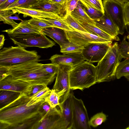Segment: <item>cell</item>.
<instances>
[{
	"mask_svg": "<svg viewBox=\"0 0 129 129\" xmlns=\"http://www.w3.org/2000/svg\"><path fill=\"white\" fill-rule=\"evenodd\" d=\"M10 37L15 45L24 48L35 47L47 48L55 45V43L47 37L44 34H33Z\"/></svg>",
	"mask_w": 129,
	"mask_h": 129,
	"instance_id": "cell-6",
	"label": "cell"
},
{
	"mask_svg": "<svg viewBox=\"0 0 129 129\" xmlns=\"http://www.w3.org/2000/svg\"><path fill=\"white\" fill-rule=\"evenodd\" d=\"M71 14L75 20H81L95 26L93 20L87 15L84 10V6L79 0L77 7Z\"/></svg>",
	"mask_w": 129,
	"mask_h": 129,
	"instance_id": "cell-22",
	"label": "cell"
},
{
	"mask_svg": "<svg viewBox=\"0 0 129 129\" xmlns=\"http://www.w3.org/2000/svg\"><path fill=\"white\" fill-rule=\"evenodd\" d=\"M129 74V58H126L124 60L120 62L115 72L116 78L118 79Z\"/></svg>",
	"mask_w": 129,
	"mask_h": 129,
	"instance_id": "cell-26",
	"label": "cell"
},
{
	"mask_svg": "<svg viewBox=\"0 0 129 129\" xmlns=\"http://www.w3.org/2000/svg\"><path fill=\"white\" fill-rule=\"evenodd\" d=\"M127 25H128V26L129 28V24H127Z\"/></svg>",
	"mask_w": 129,
	"mask_h": 129,
	"instance_id": "cell-52",
	"label": "cell"
},
{
	"mask_svg": "<svg viewBox=\"0 0 129 129\" xmlns=\"http://www.w3.org/2000/svg\"><path fill=\"white\" fill-rule=\"evenodd\" d=\"M51 91V90L47 86L37 93L29 96V97L35 100L39 99H45L49 95Z\"/></svg>",
	"mask_w": 129,
	"mask_h": 129,
	"instance_id": "cell-36",
	"label": "cell"
},
{
	"mask_svg": "<svg viewBox=\"0 0 129 129\" xmlns=\"http://www.w3.org/2000/svg\"><path fill=\"white\" fill-rule=\"evenodd\" d=\"M15 14L21 13L24 17L29 16L32 18L40 19H53L63 20V16L55 13L44 11L38 10L17 7L11 10Z\"/></svg>",
	"mask_w": 129,
	"mask_h": 129,
	"instance_id": "cell-15",
	"label": "cell"
},
{
	"mask_svg": "<svg viewBox=\"0 0 129 129\" xmlns=\"http://www.w3.org/2000/svg\"><path fill=\"white\" fill-rule=\"evenodd\" d=\"M126 129H129V126L126 128Z\"/></svg>",
	"mask_w": 129,
	"mask_h": 129,
	"instance_id": "cell-51",
	"label": "cell"
},
{
	"mask_svg": "<svg viewBox=\"0 0 129 129\" xmlns=\"http://www.w3.org/2000/svg\"><path fill=\"white\" fill-rule=\"evenodd\" d=\"M118 3L123 5L125 3L128 1L129 0H111Z\"/></svg>",
	"mask_w": 129,
	"mask_h": 129,
	"instance_id": "cell-46",
	"label": "cell"
},
{
	"mask_svg": "<svg viewBox=\"0 0 129 129\" xmlns=\"http://www.w3.org/2000/svg\"><path fill=\"white\" fill-rule=\"evenodd\" d=\"M63 5L58 3H51L48 1L39 2L29 6L27 8L35 9L57 14L63 17L62 9Z\"/></svg>",
	"mask_w": 129,
	"mask_h": 129,
	"instance_id": "cell-20",
	"label": "cell"
},
{
	"mask_svg": "<svg viewBox=\"0 0 129 129\" xmlns=\"http://www.w3.org/2000/svg\"><path fill=\"white\" fill-rule=\"evenodd\" d=\"M45 99L35 100L26 93L9 104L0 108V129H36L42 116L40 110Z\"/></svg>",
	"mask_w": 129,
	"mask_h": 129,
	"instance_id": "cell-1",
	"label": "cell"
},
{
	"mask_svg": "<svg viewBox=\"0 0 129 129\" xmlns=\"http://www.w3.org/2000/svg\"><path fill=\"white\" fill-rule=\"evenodd\" d=\"M121 60L118 45L117 42H115L96 66L97 83L109 82L115 79L116 70Z\"/></svg>",
	"mask_w": 129,
	"mask_h": 129,
	"instance_id": "cell-4",
	"label": "cell"
},
{
	"mask_svg": "<svg viewBox=\"0 0 129 129\" xmlns=\"http://www.w3.org/2000/svg\"><path fill=\"white\" fill-rule=\"evenodd\" d=\"M94 8L104 13L102 0H83Z\"/></svg>",
	"mask_w": 129,
	"mask_h": 129,
	"instance_id": "cell-39",
	"label": "cell"
},
{
	"mask_svg": "<svg viewBox=\"0 0 129 129\" xmlns=\"http://www.w3.org/2000/svg\"><path fill=\"white\" fill-rule=\"evenodd\" d=\"M27 20L30 24L42 30L43 28L53 27L52 25L43 19L33 17Z\"/></svg>",
	"mask_w": 129,
	"mask_h": 129,
	"instance_id": "cell-34",
	"label": "cell"
},
{
	"mask_svg": "<svg viewBox=\"0 0 129 129\" xmlns=\"http://www.w3.org/2000/svg\"><path fill=\"white\" fill-rule=\"evenodd\" d=\"M11 11L10 10H0V21H3L5 24L11 25L13 28H14L16 27L19 23L16 22L10 18V16L15 14Z\"/></svg>",
	"mask_w": 129,
	"mask_h": 129,
	"instance_id": "cell-29",
	"label": "cell"
},
{
	"mask_svg": "<svg viewBox=\"0 0 129 129\" xmlns=\"http://www.w3.org/2000/svg\"><path fill=\"white\" fill-rule=\"evenodd\" d=\"M55 81L52 89L58 93L61 91L64 92L59 100V103L64 101L69 94L71 89L70 86L69 72L72 67L69 65L59 64Z\"/></svg>",
	"mask_w": 129,
	"mask_h": 129,
	"instance_id": "cell-9",
	"label": "cell"
},
{
	"mask_svg": "<svg viewBox=\"0 0 129 129\" xmlns=\"http://www.w3.org/2000/svg\"><path fill=\"white\" fill-rule=\"evenodd\" d=\"M10 37L33 34H42V30L30 24L27 20H23L15 27L4 30Z\"/></svg>",
	"mask_w": 129,
	"mask_h": 129,
	"instance_id": "cell-14",
	"label": "cell"
},
{
	"mask_svg": "<svg viewBox=\"0 0 129 129\" xmlns=\"http://www.w3.org/2000/svg\"><path fill=\"white\" fill-rule=\"evenodd\" d=\"M107 119V116L103 112L97 113L93 115L89 120L90 126L95 127L105 122Z\"/></svg>",
	"mask_w": 129,
	"mask_h": 129,
	"instance_id": "cell-33",
	"label": "cell"
},
{
	"mask_svg": "<svg viewBox=\"0 0 129 129\" xmlns=\"http://www.w3.org/2000/svg\"><path fill=\"white\" fill-rule=\"evenodd\" d=\"M126 36L124 37L122 42L118 45L120 58H129V35L127 37L128 41L126 40Z\"/></svg>",
	"mask_w": 129,
	"mask_h": 129,
	"instance_id": "cell-31",
	"label": "cell"
},
{
	"mask_svg": "<svg viewBox=\"0 0 129 129\" xmlns=\"http://www.w3.org/2000/svg\"><path fill=\"white\" fill-rule=\"evenodd\" d=\"M124 22L126 25L129 24V0L123 5Z\"/></svg>",
	"mask_w": 129,
	"mask_h": 129,
	"instance_id": "cell-40",
	"label": "cell"
},
{
	"mask_svg": "<svg viewBox=\"0 0 129 129\" xmlns=\"http://www.w3.org/2000/svg\"><path fill=\"white\" fill-rule=\"evenodd\" d=\"M40 112L42 116L40 122L48 117L61 113L60 110L58 109L56 107H51L48 103L46 102L42 105Z\"/></svg>",
	"mask_w": 129,
	"mask_h": 129,
	"instance_id": "cell-24",
	"label": "cell"
},
{
	"mask_svg": "<svg viewBox=\"0 0 129 129\" xmlns=\"http://www.w3.org/2000/svg\"><path fill=\"white\" fill-rule=\"evenodd\" d=\"M71 0H66V2H69V1H71Z\"/></svg>",
	"mask_w": 129,
	"mask_h": 129,
	"instance_id": "cell-50",
	"label": "cell"
},
{
	"mask_svg": "<svg viewBox=\"0 0 129 129\" xmlns=\"http://www.w3.org/2000/svg\"><path fill=\"white\" fill-rule=\"evenodd\" d=\"M49 0H39L40 2H42L44 1H48Z\"/></svg>",
	"mask_w": 129,
	"mask_h": 129,
	"instance_id": "cell-49",
	"label": "cell"
},
{
	"mask_svg": "<svg viewBox=\"0 0 129 129\" xmlns=\"http://www.w3.org/2000/svg\"><path fill=\"white\" fill-rule=\"evenodd\" d=\"M84 6L85 11L88 16L93 20L100 18L104 13L91 6L83 0H79Z\"/></svg>",
	"mask_w": 129,
	"mask_h": 129,
	"instance_id": "cell-25",
	"label": "cell"
},
{
	"mask_svg": "<svg viewBox=\"0 0 129 129\" xmlns=\"http://www.w3.org/2000/svg\"><path fill=\"white\" fill-rule=\"evenodd\" d=\"M40 2L39 0H17L3 10H11L17 7L27 8L29 6Z\"/></svg>",
	"mask_w": 129,
	"mask_h": 129,
	"instance_id": "cell-32",
	"label": "cell"
},
{
	"mask_svg": "<svg viewBox=\"0 0 129 129\" xmlns=\"http://www.w3.org/2000/svg\"><path fill=\"white\" fill-rule=\"evenodd\" d=\"M42 31L46 35L53 40L60 47L70 42L64 30L51 27L43 28Z\"/></svg>",
	"mask_w": 129,
	"mask_h": 129,
	"instance_id": "cell-19",
	"label": "cell"
},
{
	"mask_svg": "<svg viewBox=\"0 0 129 129\" xmlns=\"http://www.w3.org/2000/svg\"><path fill=\"white\" fill-rule=\"evenodd\" d=\"M15 16H9L10 18L11 19L15 20H20L21 21H23V20H22L19 17V15L18 14H15Z\"/></svg>",
	"mask_w": 129,
	"mask_h": 129,
	"instance_id": "cell-45",
	"label": "cell"
},
{
	"mask_svg": "<svg viewBox=\"0 0 129 129\" xmlns=\"http://www.w3.org/2000/svg\"><path fill=\"white\" fill-rule=\"evenodd\" d=\"M60 52L63 54L74 52H82L84 48L83 47L71 42L60 46Z\"/></svg>",
	"mask_w": 129,
	"mask_h": 129,
	"instance_id": "cell-28",
	"label": "cell"
},
{
	"mask_svg": "<svg viewBox=\"0 0 129 129\" xmlns=\"http://www.w3.org/2000/svg\"><path fill=\"white\" fill-rule=\"evenodd\" d=\"M41 56L35 50L28 51L17 46L4 47L0 51V66L10 67L32 61H40Z\"/></svg>",
	"mask_w": 129,
	"mask_h": 129,
	"instance_id": "cell-5",
	"label": "cell"
},
{
	"mask_svg": "<svg viewBox=\"0 0 129 129\" xmlns=\"http://www.w3.org/2000/svg\"><path fill=\"white\" fill-rule=\"evenodd\" d=\"M69 76L70 89L82 91L97 83L96 66L84 61L72 67Z\"/></svg>",
	"mask_w": 129,
	"mask_h": 129,
	"instance_id": "cell-3",
	"label": "cell"
},
{
	"mask_svg": "<svg viewBox=\"0 0 129 129\" xmlns=\"http://www.w3.org/2000/svg\"><path fill=\"white\" fill-rule=\"evenodd\" d=\"M39 62L30 61L8 67L7 76H10L15 80L33 85L47 86L53 82L56 75L46 73L42 67L43 64Z\"/></svg>",
	"mask_w": 129,
	"mask_h": 129,
	"instance_id": "cell-2",
	"label": "cell"
},
{
	"mask_svg": "<svg viewBox=\"0 0 129 129\" xmlns=\"http://www.w3.org/2000/svg\"><path fill=\"white\" fill-rule=\"evenodd\" d=\"M63 20L73 30L87 32L76 20L71 14L66 15L63 16Z\"/></svg>",
	"mask_w": 129,
	"mask_h": 129,
	"instance_id": "cell-30",
	"label": "cell"
},
{
	"mask_svg": "<svg viewBox=\"0 0 129 129\" xmlns=\"http://www.w3.org/2000/svg\"><path fill=\"white\" fill-rule=\"evenodd\" d=\"M0 105L1 107L12 102L20 95L21 93L9 90H0Z\"/></svg>",
	"mask_w": 129,
	"mask_h": 129,
	"instance_id": "cell-23",
	"label": "cell"
},
{
	"mask_svg": "<svg viewBox=\"0 0 129 129\" xmlns=\"http://www.w3.org/2000/svg\"><path fill=\"white\" fill-rule=\"evenodd\" d=\"M42 67L44 70L47 73L56 75L58 69V65L51 63L42 64Z\"/></svg>",
	"mask_w": 129,
	"mask_h": 129,
	"instance_id": "cell-37",
	"label": "cell"
},
{
	"mask_svg": "<svg viewBox=\"0 0 129 129\" xmlns=\"http://www.w3.org/2000/svg\"><path fill=\"white\" fill-rule=\"evenodd\" d=\"M7 0H0V6L3 4Z\"/></svg>",
	"mask_w": 129,
	"mask_h": 129,
	"instance_id": "cell-47",
	"label": "cell"
},
{
	"mask_svg": "<svg viewBox=\"0 0 129 129\" xmlns=\"http://www.w3.org/2000/svg\"><path fill=\"white\" fill-rule=\"evenodd\" d=\"M72 129H90L86 108L82 100L75 97L73 93Z\"/></svg>",
	"mask_w": 129,
	"mask_h": 129,
	"instance_id": "cell-7",
	"label": "cell"
},
{
	"mask_svg": "<svg viewBox=\"0 0 129 129\" xmlns=\"http://www.w3.org/2000/svg\"><path fill=\"white\" fill-rule=\"evenodd\" d=\"M76 20L88 33L108 40L119 41V38L110 36L96 26L80 20Z\"/></svg>",
	"mask_w": 129,
	"mask_h": 129,
	"instance_id": "cell-21",
	"label": "cell"
},
{
	"mask_svg": "<svg viewBox=\"0 0 129 129\" xmlns=\"http://www.w3.org/2000/svg\"><path fill=\"white\" fill-rule=\"evenodd\" d=\"M33 86L25 82L15 80L10 76L0 80V90H9L27 94Z\"/></svg>",
	"mask_w": 129,
	"mask_h": 129,
	"instance_id": "cell-12",
	"label": "cell"
},
{
	"mask_svg": "<svg viewBox=\"0 0 129 129\" xmlns=\"http://www.w3.org/2000/svg\"><path fill=\"white\" fill-rule=\"evenodd\" d=\"M104 13L111 19L119 29V34L124 33V23L123 5L111 0H103Z\"/></svg>",
	"mask_w": 129,
	"mask_h": 129,
	"instance_id": "cell-8",
	"label": "cell"
},
{
	"mask_svg": "<svg viewBox=\"0 0 129 129\" xmlns=\"http://www.w3.org/2000/svg\"><path fill=\"white\" fill-rule=\"evenodd\" d=\"M17 0H7L3 4L0 6V10H4Z\"/></svg>",
	"mask_w": 129,
	"mask_h": 129,
	"instance_id": "cell-42",
	"label": "cell"
},
{
	"mask_svg": "<svg viewBox=\"0 0 129 129\" xmlns=\"http://www.w3.org/2000/svg\"><path fill=\"white\" fill-rule=\"evenodd\" d=\"M5 39L4 35H0V49H1L3 47L4 45V41Z\"/></svg>",
	"mask_w": 129,
	"mask_h": 129,
	"instance_id": "cell-44",
	"label": "cell"
},
{
	"mask_svg": "<svg viewBox=\"0 0 129 129\" xmlns=\"http://www.w3.org/2000/svg\"><path fill=\"white\" fill-rule=\"evenodd\" d=\"M70 41L84 47L94 43H110L105 39L89 33L75 30H65Z\"/></svg>",
	"mask_w": 129,
	"mask_h": 129,
	"instance_id": "cell-11",
	"label": "cell"
},
{
	"mask_svg": "<svg viewBox=\"0 0 129 129\" xmlns=\"http://www.w3.org/2000/svg\"><path fill=\"white\" fill-rule=\"evenodd\" d=\"M53 27L64 30H73L63 20L53 19H43Z\"/></svg>",
	"mask_w": 129,
	"mask_h": 129,
	"instance_id": "cell-35",
	"label": "cell"
},
{
	"mask_svg": "<svg viewBox=\"0 0 129 129\" xmlns=\"http://www.w3.org/2000/svg\"><path fill=\"white\" fill-rule=\"evenodd\" d=\"M47 86L41 85H34L30 91L27 94L29 96H31L38 93L39 91Z\"/></svg>",
	"mask_w": 129,
	"mask_h": 129,
	"instance_id": "cell-41",
	"label": "cell"
},
{
	"mask_svg": "<svg viewBox=\"0 0 129 129\" xmlns=\"http://www.w3.org/2000/svg\"><path fill=\"white\" fill-rule=\"evenodd\" d=\"M65 125L61 114L54 115L42 120L37 129H64Z\"/></svg>",
	"mask_w": 129,
	"mask_h": 129,
	"instance_id": "cell-18",
	"label": "cell"
},
{
	"mask_svg": "<svg viewBox=\"0 0 129 129\" xmlns=\"http://www.w3.org/2000/svg\"><path fill=\"white\" fill-rule=\"evenodd\" d=\"M79 0H71L65 3L64 5L65 11V15L71 14V12L77 7Z\"/></svg>",
	"mask_w": 129,
	"mask_h": 129,
	"instance_id": "cell-38",
	"label": "cell"
},
{
	"mask_svg": "<svg viewBox=\"0 0 129 129\" xmlns=\"http://www.w3.org/2000/svg\"><path fill=\"white\" fill-rule=\"evenodd\" d=\"M95 26L113 37H118L119 29L114 22L104 13L101 18L93 20Z\"/></svg>",
	"mask_w": 129,
	"mask_h": 129,
	"instance_id": "cell-17",
	"label": "cell"
},
{
	"mask_svg": "<svg viewBox=\"0 0 129 129\" xmlns=\"http://www.w3.org/2000/svg\"><path fill=\"white\" fill-rule=\"evenodd\" d=\"M124 77L129 81V74L125 75Z\"/></svg>",
	"mask_w": 129,
	"mask_h": 129,
	"instance_id": "cell-48",
	"label": "cell"
},
{
	"mask_svg": "<svg viewBox=\"0 0 129 129\" xmlns=\"http://www.w3.org/2000/svg\"><path fill=\"white\" fill-rule=\"evenodd\" d=\"M64 93L62 91L57 93L54 90L52 89L49 95L45 99V102L48 103L51 107H56L59 105L60 99Z\"/></svg>",
	"mask_w": 129,
	"mask_h": 129,
	"instance_id": "cell-27",
	"label": "cell"
},
{
	"mask_svg": "<svg viewBox=\"0 0 129 129\" xmlns=\"http://www.w3.org/2000/svg\"><path fill=\"white\" fill-rule=\"evenodd\" d=\"M73 93L71 91L66 99L63 101L59 103L58 106L66 125V129H72V128Z\"/></svg>",
	"mask_w": 129,
	"mask_h": 129,
	"instance_id": "cell-16",
	"label": "cell"
},
{
	"mask_svg": "<svg viewBox=\"0 0 129 129\" xmlns=\"http://www.w3.org/2000/svg\"><path fill=\"white\" fill-rule=\"evenodd\" d=\"M112 43H94L84 47L82 53L85 60L91 63L98 62L105 55Z\"/></svg>",
	"mask_w": 129,
	"mask_h": 129,
	"instance_id": "cell-10",
	"label": "cell"
},
{
	"mask_svg": "<svg viewBox=\"0 0 129 129\" xmlns=\"http://www.w3.org/2000/svg\"><path fill=\"white\" fill-rule=\"evenodd\" d=\"M51 63L59 64H65L74 67L84 61L81 52L68 53L63 55L56 54L49 59Z\"/></svg>",
	"mask_w": 129,
	"mask_h": 129,
	"instance_id": "cell-13",
	"label": "cell"
},
{
	"mask_svg": "<svg viewBox=\"0 0 129 129\" xmlns=\"http://www.w3.org/2000/svg\"><path fill=\"white\" fill-rule=\"evenodd\" d=\"M66 2V0H49V2L51 3H58L63 5Z\"/></svg>",
	"mask_w": 129,
	"mask_h": 129,
	"instance_id": "cell-43",
	"label": "cell"
}]
</instances>
